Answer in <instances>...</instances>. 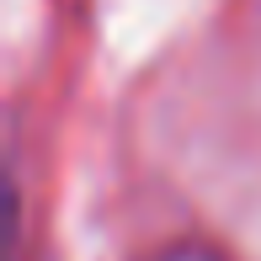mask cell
<instances>
[{
	"label": "cell",
	"instance_id": "1",
	"mask_svg": "<svg viewBox=\"0 0 261 261\" xmlns=\"http://www.w3.org/2000/svg\"><path fill=\"white\" fill-rule=\"evenodd\" d=\"M149 261H229V256L208 251V245H171V251H160V256H149Z\"/></svg>",
	"mask_w": 261,
	"mask_h": 261
}]
</instances>
